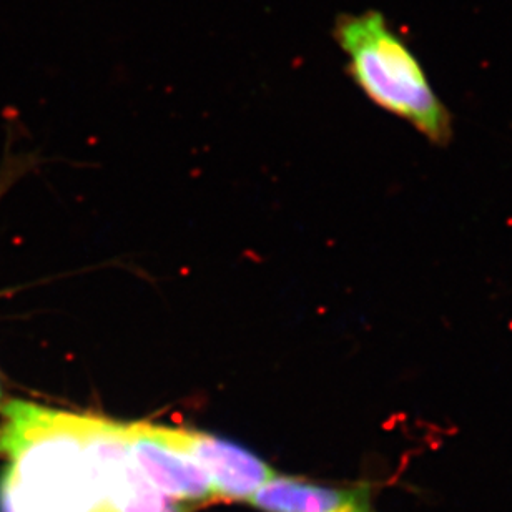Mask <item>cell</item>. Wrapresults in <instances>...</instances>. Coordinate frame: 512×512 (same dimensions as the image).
Masks as SVG:
<instances>
[{"mask_svg": "<svg viewBox=\"0 0 512 512\" xmlns=\"http://www.w3.org/2000/svg\"><path fill=\"white\" fill-rule=\"evenodd\" d=\"M0 459V512H105L84 414L7 399Z\"/></svg>", "mask_w": 512, "mask_h": 512, "instance_id": "cell-1", "label": "cell"}, {"mask_svg": "<svg viewBox=\"0 0 512 512\" xmlns=\"http://www.w3.org/2000/svg\"><path fill=\"white\" fill-rule=\"evenodd\" d=\"M335 39L358 87L378 107L418 128L434 143L451 137V119L418 59L376 10L343 15Z\"/></svg>", "mask_w": 512, "mask_h": 512, "instance_id": "cell-2", "label": "cell"}, {"mask_svg": "<svg viewBox=\"0 0 512 512\" xmlns=\"http://www.w3.org/2000/svg\"><path fill=\"white\" fill-rule=\"evenodd\" d=\"M167 443L190 456L207 473L220 501H248L278 476L270 464L238 444L195 429L157 424Z\"/></svg>", "mask_w": 512, "mask_h": 512, "instance_id": "cell-3", "label": "cell"}, {"mask_svg": "<svg viewBox=\"0 0 512 512\" xmlns=\"http://www.w3.org/2000/svg\"><path fill=\"white\" fill-rule=\"evenodd\" d=\"M128 448L143 478L178 504L217 503V491L207 473L190 456L167 443L157 424L125 423Z\"/></svg>", "mask_w": 512, "mask_h": 512, "instance_id": "cell-4", "label": "cell"}, {"mask_svg": "<svg viewBox=\"0 0 512 512\" xmlns=\"http://www.w3.org/2000/svg\"><path fill=\"white\" fill-rule=\"evenodd\" d=\"M248 503L263 512H380L370 486H325L278 478L261 486Z\"/></svg>", "mask_w": 512, "mask_h": 512, "instance_id": "cell-5", "label": "cell"}, {"mask_svg": "<svg viewBox=\"0 0 512 512\" xmlns=\"http://www.w3.org/2000/svg\"><path fill=\"white\" fill-rule=\"evenodd\" d=\"M7 399H9V396L5 393L4 381H2V375H0V406H2Z\"/></svg>", "mask_w": 512, "mask_h": 512, "instance_id": "cell-6", "label": "cell"}, {"mask_svg": "<svg viewBox=\"0 0 512 512\" xmlns=\"http://www.w3.org/2000/svg\"><path fill=\"white\" fill-rule=\"evenodd\" d=\"M167 512H183L182 508L178 504H173L172 508L168 509Z\"/></svg>", "mask_w": 512, "mask_h": 512, "instance_id": "cell-7", "label": "cell"}]
</instances>
